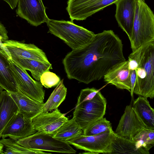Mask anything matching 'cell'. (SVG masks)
<instances>
[{"label": "cell", "instance_id": "cell-1", "mask_svg": "<svg viewBox=\"0 0 154 154\" xmlns=\"http://www.w3.org/2000/svg\"><path fill=\"white\" fill-rule=\"evenodd\" d=\"M125 60L122 40L109 30L95 34L88 44L72 50L62 62L69 79L88 84L103 78L114 66Z\"/></svg>", "mask_w": 154, "mask_h": 154}, {"label": "cell", "instance_id": "cell-2", "mask_svg": "<svg viewBox=\"0 0 154 154\" xmlns=\"http://www.w3.org/2000/svg\"><path fill=\"white\" fill-rule=\"evenodd\" d=\"M129 67L134 70L133 92L147 98L154 97V41L132 51L128 57Z\"/></svg>", "mask_w": 154, "mask_h": 154}, {"label": "cell", "instance_id": "cell-3", "mask_svg": "<svg viewBox=\"0 0 154 154\" xmlns=\"http://www.w3.org/2000/svg\"><path fill=\"white\" fill-rule=\"evenodd\" d=\"M50 33L59 38L72 50L81 48L89 43L95 34L73 21L57 20L49 18L46 22Z\"/></svg>", "mask_w": 154, "mask_h": 154}, {"label": "cell", "instance_id": "cell-4", "mask_svg": "<svg viewBox=\"0 0 154 154\" xmlns=\"http://www.w3.org/2000/svg\"><path fill=\"white\" fill-rule=\"evenodd\" d=\"M129 40L132 51L154 41V15L145 0H137L132 35Z\"/></svg>", "mask_w": 154, "mask_h": 154}, {"label": "cell", "instance_id": "cell-5", "mask_svg": "<svg viewBox=\"0 0 154 154\" xmlns=\"http://www.w3.org/2000/svg\"><path fill=\"white\" fill-rule=\"evenodd\" d=\"M106 103V99L99 91L92 100L76 106L73 118L84 131L93 123L103 117Z\"/></svg>", "mask_w": 154, "mask_h": 154}, {"label": "cell", "instance_id": "cell-6", "mask_svg": "<svg viewBox=\"0 0 154 154\" xmlns=\"http://www.w3.org/2000/svg\"><path fill=\"white\" fill-rule=\"evenodd\" d=\"M16 142L32 149L68 154H75L76 152L67 142L54 138L52 134L43 132L37 131Z\"/></svg>", "mask_w": 154, "mask_h": 154}, {"label": "cell", "instance_id": "cell-7", "mask_svg": "<svg viewBox=\"0 0 154 154\" xmlns=\"http://www.w3.org/2000/svg\"><path fill=\"white\" fill-rule=\"evenodd\" d=\"M10 67L19 90L30 98L44 103L45 91L39 81L33 79L26 70L10 60Z\"/></svg>", "mask_w": 154, "mask_h": 154}, {"label": "cell", "instance_id": "cell-8", "mask_svg": "<svg viewBox=\"0 0 154 154\" xmlns=\"http://www.w3.org/2000/svg\"><path fill=\"white\" fill-rule=\"evenodd\" d=\"M113 131L112 129L96 135L85 136L82 134L66 142L77 149L87 151L83 154H107Z\"/></svg>", "mask_w": 154, "mask_h": 154}, {"label": "cell", "instance_id": "cell-9", "mask_svg": "<svg viewBox=\"0 0 154 154\" xmlns=\"http://www.w3.org/2000/svg\"><path fill=\"white\" fill-rule=\"evenodd\" d=\"M119 0H68L66 10L71 21L83 20Z\"/></svg>", "mask_w": 154, "mask_h": 154}, {"label": "cell", "instance_id": "cell-10", "mask_svg": "<svg viewBox=\"0 0 154 154\" xmlns=\"http://www.w3.org/2000/svg\"><path fill=\"white\" fill-rule=\"evenodd\" d=\"M17 5V15L32 26L46 23L48 18L42 0H18Z\"/></svg>", "mask_w": 154, "mask_h": 154}, {"label": "cell", "instance_id": "cell-11", "mask_svg": "<svg viewBox=\"0 0 154 154\" xmlns=\"http://www.w3.org/2000/svg\"><path fill=\"white\" fill-rule=\"evenodd\" d=\"M11 57L35 60L49 63L45 53L32 44H26L12 40L2 43Z\"/></svg>", "mask_w": 154, "mask_h": 154}, {"label": "cell", "instance_id": "cell-12", "mask_svg": "<svg viewBox=\"0 0 154 154\" xmlns=\"http://www.w3.org/2000/svg\"><path fill=\"white\" fill-rule=\"evenodd\" d=\"M144 128H147L130 104L126 107L115 132L119 136L131 140Z\"/></svg>", "mask_w": 154, "mask_h": 154}, {"label": "cell", "instance_id": "cell-13", "mask_svg": "<svg viewBox=\"0 0 154 154\" xmlns=\"http://www.w3.org/2000/svg\"><path fill=\"white\" fill-rule=\"evenodd\" d=\"M37 131L34 127L32 119L19 112L3 130L1 137H8L17 141Z\"/></svg>", "mask_w": 154, "mask_h": 154}, {"label": "cell", "instance_id": "cell-14", "mask_svg": "<svg viewBox=\"0 0 154 154\" xmlns=\"http://www.w3.org/2000/svg\"><path fill=\"white\" fill-rule=\"evenodd\" d=\"M68 119L58 108L52 112H42L32 119L37 131L53 134Z\"/></svg>", "mask_w": 154, "mask_h": 154}, {"label": "cell", "instance_id": "cell-15", "mask_svg": "<svg viewBox=\"0 0 154 154\" xmlns=\"http://www.w3.org/2000/svg\"><path fill=\"white\" fill-rule=\"evenodd\" d=\"M137 0H119L115 4V17L119 26L131 37L136 10Z\"/></svg>", "mask_w": 154, "mask_h": 154}, {"label": "cell", "instance_id": "cell-16", "mask_svg": "<svg viewBox=\"0 0 154 154\" xmlns=\"http://www.w3.org/2000/svg\"><path fill=\"white\" fill-rule=\"evenodd\" d=\"M103 78L106 83L113 85L119 89H126L131 92V86L128 60L114 66Z\"/></svg>", "mask_w": 154, "mask_h": 154}, {"label": "cell", "instance_id": "cell-17", "mask_svg": "<svg viewBox=\"0 0 154 154\" xmlns=\"http://www.w3.org/2000/svg\"><path fill=\"white\" fill-rule=\"evenodd\" d=\"M107 154H149L138 143L119 136L113 131Z\"/></svg>", "mask_w": 154, "mask_h": 154}, {"label": "cell", "instance_id": "cell-18", "mask_svg": "<svg viewBox=\"0 0 154 154\" xmlns=\"http://www.w3.org/2000/svg\"><path fill=\"white\" fill-rule=\"evenodd\" d=\"M10 56L2 42H0V86L10 92L19 90L10 67Z\"/></svg>", "mask_w": 154, "mask_h": 154}, {"label": "cell", "instance_id": "cell-19", "mask_svg": "<svg viewBox=\"0 0 154 154\" xmlns=\"http://www.w3.org/2000/svg\"><path fill=\"white\" fill-rule=\"evenodd\" d=\"M8 92L17 106L19 112L27 117L32 119L41 112L44 103L30 98L19 90L15 92Z\"/></svg>", "mask_w": 154, "mask_h": 154}, {"label": "cell", "instance_id": "cell-20", "mask_svg": "<svg viewBox=\"0 0 154 154\" xmlns=\"http://www.w3.org/2000/svg\"><path fill=\"white\" fill-rule=\"evenodd\" d=\"M19 112L18 107L8 92L2 91L0 94V138L3 130Z\"/></svg>", "mask_w": 154, "mask_h": 154}, {"label": "cell", "instance_id": "cell-21", "mask_svg": "<svg viewBox=\"0 0 154 154\" xmlns=\"http://www.w3.org/2000/svg\"><path fill=\"white\" fill-rule=\"evenodd\" d=\"M132 106L146 127L154 130V110L147 98L139 96L134 101Z\"/></svg>", "mask_w": 154, "mask_h": 154}, {"label": "cell", "instance_id": "cell-22", "mask_svg": "<svg viewBox=\"0 0 154 154\" xmlns=\"http://www.w3.org/2000/svg\"><path fill=\"white\" fill-rule=\"evenodd\" d=\"M11 60L26 70L30 71L33 78L39 81L41 75L44 72L52 69L50 63L43 62L35 60L11 57Z\"/></svg>", "mask_w": 154, "mask_h": 154}, {"label": "cell", "instance_id": "cell-23", "mask_svg": "<svg viewBox=\"0 0 154 154\" xmlns=\"http://www.w3.org/2000/svg\"><path fill=\"white\" fill-rule=\"evenodd\" d=\"M83 131L74 119L68 120L52 134L54 138L67 142L82 134Z\"/></svg>", "mask_w": 154, "mask_h": 154}, {"label": "cell", "instance_id": "cell-24", "mask_svg": "<svg viewBox=\"0 0 154 154\" xmlns=\"http://www.w3.org/2000/svg\"><path fill=\"white\" fill-rule=\"evenodd\" d=\"M67 88L63 83V79L60 81L42 108V112H51L58 108L65 99Z\"/></svg>", "mask_w": 154, "mask_h": 154}, {"label": "cell", "instance_id": "cell-25", "mask_svg": "<svg viewBox=\"0 0 154 154\" xmlns=\"http://www.w3.org/2000/svg\"><path fill=\"white\" fill-rule=\"evenodd\" d=\"M1 143L5 147V150L3 154H51L43 151L30 149L17 143L16 141L10 138H2L0 140Z\"/></svg>", "mask_w": 154, "mask_h": 154}, {"label": "cell", "instance_id": "cell-26", "mask_svg": "<svg viewBox=\"0 0 154 154\" xmlns=\"http://www.w3.org/2000/svg\"><path fill=\"white\" fill-rule=\"evenodd\" d=\"M131 140L138 143L144 149L149 151L154 145V130L144 128Z\"/></svg>", "mask_w": 154, "mask_h": 154}, {"label": "cell", "instance_id": "cell-27", "mask_svg": "<svg viewBox=\"0 0 154 154\" xmlns=\"http://www.w3.org/2000/svg\"><path fill=\"white\" fill-rule=\"evenodd\" d=\"M112 129L110 122L105 118H102L93 123L83 131L85 136L97 135L109 131Z\"/></svg>", "mask_w": 154, "mask_h": 154}, {"label": "cell", "instance_id": "cell-28", "mask_svg": "<svg viewBox=\"0 0 154 154\" xmlns=\"http://www.w3.org/2000/svg\"><path fill=\"white\" fill-rule=\"evenodd\" d=\"M40 81L43 86L49 88L57 86L60 80V77L55 73L49 71L42 74Z\"/></svg>", "mask_w": 154, "mask_h": 154}, {"label": "cell", "instance_id": "cell-29", "mask_svg": "<svg viewBox=\"0 0 154 154\" xmlns=\"http://www.w3.org/2000/svg\"><path fill=\"white\" fill-rule=\"evenodd\" d=\"M99 91L100 90L94 88H88L82 89L78 97L76 106L82 102L92 100Z\"/></svg>", "mask_w": 154, "mask_h": 154}, {"label": "cell", "instance_id": "cell-30", "mask_svg": "<svg viewBox=\"0 0 154 154\" xmlns=\"http://www.w3.org/2000/svg\"><path fill=\"white\" fill-rule=\"evenodd\" d=\"M8 32L6 28L0 22V37L2 38V42H4L8 40Z\"/></svg>", "mask_w": 154, "mask_h": 154}, {"label": "cell", "instance_id": "cell-31", "mask_svg": "<svg viewBox=\"0 0 154 154\" xmlns=\"http://www.w3.org/2000/svg\"><path fill=\"white\" fill-rule=\"evenodd\" d=\"M6 2L11 8L14 9L17 5L18 0H2Z\"/></svg>", "mask_w": 154, "mask_h": 154}, {"label": "cell", "instance_id": "cell-32", "mask_svg": "<svg viewBox=\"0 0 154 154\" xmlns=\"http://www.w3.org/2000/svg\"><path fill=\"white\" fill-rule=\"evenodd\" d=\"M4 147L3 145L0 142V154H3Z\"/></svg>", "mask_w": 154, "mask_h": 154}, {"label": "cell", "instance_id": "cell-33", "mask_svg": "<svg viewBox=\"0 0 154 154\" xmlns=\"http://www.w3.org/2000/svg\"><path fill=\"white\" fill-rule=\"evenodd\" d=\"M4 89L3 88H2L1 86H0V94L1 92L3 91Z\"/></svg>", "mask_w": 154, "mask_h": 154}, {"label": "cell", "instance_id": "cell-34", "mask_svg": "<svg viewBox=\"0 0 154 154\" xmlns=\"http://www.w3.org/2000/svg\"><path fill=\"white\" fill-rule=\"evenodd\" d=\"M0 42H2V38L1 37H0Z\"/></svg>", "mask_w": 154, "mask_h": 154}]
</instances>
